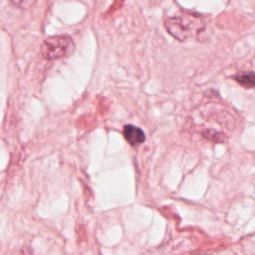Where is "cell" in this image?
<instances>
[{
	"mask_svg": "<svg viewBox=\"0 0 255 255\" xmlns=\"http://www.w3.org/2000/svg\"><path fill=\"white\" fill-rule=\"evenodd\" d=\"M75 50V43L69 35H57L47 38L41 48L42 56L49 61L71 55Z\"/></svg>",
	"mask_w": 255,
	"mask_h": 255,
	"instance_id": "cell-2",
	"label": "cell"
},
{
	"mask_svg": "<svg viewBox=\"0 0 255 255\" xmlns=\"http://www.w3.org/2000/svg\"><path fill=\"white\" fill-rule=\"evenodd\" d=\"M124 136L132 146H137L145 140L143 130L133 125H126L124 127Z\"/></svg>",
	"mask_w": 255,
	"mask_h": 255,
	"instance_id": "cell-3",
	"label": "cell"
},
{
	"mask_svg": "<svg viewBox=\"0 0 255 255\" xmlns=\"http://www.w3.org/2000/svg\"><path fill=\"white\" fill-rule=\"evenodd\" d=\"M232 78L242 87L246 89H252L255 85V75L252 71L238 72L232 76Z\"/></svg>",
	"mask_w": 255,
	"mask_h": 255,
	"instance_id": "cell-4",
	"label": "cell"
},
{
	"mask_svg": "<svg viewBox=\"0 0 255 255\" xmlns=\"http://www.w3.org/2000/svg\"><path fill=\"white\" fill-rule=\"evenodd\" d=\"M10 1L14 6H16L18 8H22V9L30 8L36 2V0H10Z\"/></svg>",
	"mask_w": 255,
	"mask_h": 255,
	"instance_id": "cell-5",
	"label": "cell"
},
{
	"mask_svg": "<svg viewBox=\"0 0 255 255\" xmlns=\"http://www.w3.org/2000/svg\"><path fill=\"white\" fill-rule=\"evenodd\" d=\"M164 27L172 37L182 42L203 31L204 22L197 14L182 12L177 16L167 18L164 22Z\"/></svg>",
	"mask_w": 255,
	"mask_h": 255,
	"instance_id": "cell-1",
	"label": "cell"
}]
</instances>
